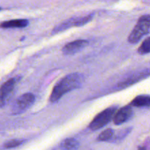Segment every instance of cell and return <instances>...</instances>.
<instances>
[{"mask_svg": "<svg viewBox=\"0 0 150 150\" xmlns=\"http://www.w3.org/2000/svg\"><path fill=\"white\" fill-rule=\"evenodd\" d=\"M83 81V77L80 73L67 75L55 85L50 96V101L52 103L57 102L64 94L79 88Z\"/></svg>", "mask_w": 150, "mask_h": 150, "instance_id": "6da1fadb", "label": "cell"}, {"mask_svg": "<svg viewBox=\"0 0 150 150\" xmlns=\"http://www.w3.org/2000/svg\"><path fill=\"white\" fill-rule=\"evenodd\" d=\"M150 28V16L149 15L143 16L138 21L137 24L134 29L132 31L128 38V41L132 44L137 43L144 35L149 33Z\"/></svg>", "mask_w": 150, "mask_h": 150, "instance_id": "7a4b0ae2", "label": "cell"}, {"mask_svg": "<svg viewBox=\"0 0 150 150\" xmlns=\"http://www.w3.org/2000/svg\"><path fill=\"white\" fill-rule=\"evenodd\" d=\"M117 109V107H111L100 113L91 122L89 125V128L93 130H96L106 125L113 119Z\"/></svg>", "mask_w": 150, "mask_h": 150, "instance_id": "3957f363", "label": "cell"}, {"mask_svg": "<svg viewBox=\"0 0 150 150\" xmlns=\"http://www.w3.org/2000/svg\"><path fill=\"white\" fill-rule=\"evenodd\" d=\"M132 114H133V110L131 105H126L122 107L121 109L117 111L114 114L113 117L114 124L117 125L123 124L131 117Z\"/></svg>", "mask_w": 150, "mask_h": 150, "instance_id": "277c9868", "label": "cell"}, {"mask_svg": "<svg viewBox=\"0 0 150 150\" xmlns=\"http://www.w3.org/2000/svg\"><path fill=\"white\" fill-rule=\"evenodd\" d=\"M87 45L88 42L85 40H77L76 41L66 44L63 48L62 51L64 54H67V55L74 54L81 51Z\"/></svg>", "mask_w": 150, "mask_h": 150, "instance_id": "5b68a950", "label": "cell"}, {"mask_svg": "<svg viewBox=\"0 0 150 150\" xmlns=\"http://www.w3.org/2000/svg\"><path fill=\"white\" fill-rule=\"evenodd\" d=\"M35 100V97L32 93H25L16 101V108L21 111L29 108Z\"/></svg>", "mask_w": 150, "mask_h": 150, "instance_id": "8992f818", "label": "cell"}, {"mask_svg": "<svg viewBox=\"0 0 150 150\" xmlns=\"http://www.w3.org/2000/svg\"><path fill=\"white\" fill-rule=\"evenodd\" d=\"M29 22L25 19H16L4 21L0 24V27L3 29H9V28H24L28 25Z\"/></svg>", "mask_w": 150, "mask_h": 150, "instance_id": "52a82bcc", "label": "cell"}, {"mask_svg": "<svg viewBox=\"0 0 150 150\" xmlns=\"http://www.w3.org/2000/svg\"><path fill=\"white\" fill-rule=\"evenodd\" d=\"M131 105L136 107H149L150 105V98L147 95L138 96L131 102Z\"/></svg>", "mask_w": 150, "mask_h": 150, "instance_id": "ba28073f", "label": "cell"}, {"mask_svg": "<svg viewBox=\"0 0 150 150\" xmlns=\"http://www.w3.org/2000/svg\"><path fill=\"white\" fill-rule=\"evenodd\" d=\"M15 84H16V79H9L5 83L1 85V86L0 87V92L5 98H7L10 95V93H11V92L13 91Z\"/></svg>", "mask_w": 150, "mask_h": 150, "instance_id": "9c48e42d", "label": "cell"}, {"mask_svg": "<svg viewBox=\"0 0 150 150\" xmlns=\"http://www.w3.org/2000/svg\"><path fill=\"white\" fill-rule=\"evenodd\" d=\"M79 147V142L73 139H67L62 143V150H76Z\"/></svg>", "mask_w": 150, "mask_h": 150, "instance_id": "30bf717a", "label": "cell"}, {"mask_svg": "<svg viewBox=\"0 0 150 150\" xmlns=\"http://www.w3.org/2000/svg\"><path fill=\"white\" fill-rule=\"evenodd\" d=\"M93 15H89V16H84L81 18H75L74 20V26H81L86 24L88 22L90 21L92 19Z\"/></svg>", "mask_w": 150, "mask_h": 150, "instance_id": "8fae6325", "label": "cell"}, {"mask_svg": "<svg viewBox=\"0 0 150 150\" xmlns=\"http://www.w3.org/2000/svg\"><path fill=\"white\" fill-rule=\"evenodd\" d=\"M138 52L140 54H146L150 52V38H147L141 45L138 49Z\"/></svg>", "mask_w": 150, "mask_h": 150, "instance_id": "7c38bea8", "label": "cell"}, {"mask_svg": "<svg viewBox=\"0 0 150 150\" xmlns=\"http://www.w3.org/2000/svg\"><path fill=\"white\" fill-rule=\"evenodd\" d=\"M113 135H114V130L112 129H107L100 134L99 137H98V141H100V142L108 141L112 138Z\"/></svg>", "mask_w": 150, "mask_h": 150, "instance_id": "4fadbf2b", "label": "cell"}, {"mask_svg": "<svg viewBox=\"0 0 150 150\" xmlns=\"http://www.w3.org/2000/svg\"><path fill=\"white\" fill-rule=\"evenodd\" d=\"M22 142L21 141L19 140H11L10 142H7V143L4 144V147L7 148H13V147H16V146H19L20 144H21Z\"/></svg>", "mask_w": 150, "mask_h": 150, "instance_id": "5bb4252c", "label": "cell"}, {"mask_svg": "<svg viewBox=\"0 0 150 150\" xmlns=\"http://www.w3.org/2000/svg\"><path fill=\"white\" fill-rule=\"evenodd\" d=\"M6 98L0 92V108L2 107L4 104V101H5Z\"/></svg>", "mask_w": 150, "mask_h": 150, "instance_id": "9a60e30c", "label": "cell"}, {"mask_svg": "<svg viewBox=\"0 0 150 150\" xmlns=\"http://www.w3.org/2000/svg\"><path fill=\"white\" fill-rule=\"evenodd\" d=\"M139 150H146V149H145V148H144V147H142V148H140V149H139Z\"/></svg>", "mask_w": 150, "mask_h": 150, "instance_id": "2e32d148", "label": "cell"}, {"mask_svg": "<svg viewBox=\"0 0 150 150\" xmlns=\"http://www.w3.org/2000/svg\"><path fill=\"white\" fill-rule=\"evenodd\" d=\"M0 10H1V8H0Z\"/></svg>", "mask_w": 150, "mask_h": 150, "instance_id": "e0dca14e", "label": "cell"}]
</instances>
